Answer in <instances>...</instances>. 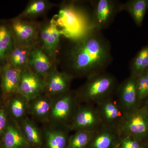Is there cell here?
Returning a JSON list of instances; mask_svg holds the SVG:
<instances>
[{
  "mask_svg": "<svg viewBox=\"0 0 148 148\" xmlns=\"http://www.w3.org/2000/svg\"><path fill=\"white\" fill-rule=\"evenodd\" d=\"M148 70V45L138 52L131 64V75L138 77Z\"/></svg>",
  "mask_w": 148,
  "mask_h": 148,
  "instance_id": "23",
  "label": "cell"
},
{
  "mask_svg": "<svg viewBox=\"0 0 148 148\" xmlns=\"http://www.w3.org/2000/svg\"><path fill=\"white\" fill-rule=\"evenodd\" d=\"M52 4L46 0H34L30 1L19 17L29 19L39 16L45 13Z\"/></svg>",
  "mask_w": 148,
  "mask_h": 148,
  "instance_id": "21",
  "label": "cell"
},
{
  "mask_svg": "<svg viewBox=\"0 0 148 148\" xmlns=\"http://www.w3.org/2000/svg\"><path fill=\"white\" fill-rule=\"evenodd\" d=\"M7 115L5 110L0 108V135L4 134L7 126Z\"/></svg>",
  "mask_w": 148,
  "mask_h": 148,
  "instance_id": "30",
  "label": "cell"
},
{
  "mask_svg": "<svg viewBox=\"0 0 148 148\" xmlns=\"http://www.w3.org/2000/svg\"><path fill=\"white\" fill-rule=\"evenodd\" d=\"M101 121L98 111L89 107H82L75 114L71 128L74 130H93Z\"/></svg>",
  "mask_w": 148,
  "mask_h": 148,
  "instance_id": "12",
  "label": "cell"
},
{
  "mask_svg": "<svg viewBox=\"0 0 148 148\" xmlns=\"http://www.w3.org/2000/svg\"><path fill=\"white\" fill-rule=\"evenodd\" d=\"M104 101L100 103L98 111L101 120L109 126L119 125L126 114L120 104L110 99H105Z\"/></svg>",
  "mask_w": 148,
  "mask_h": 148,
  "instance_id": "13",
  "label": "cell"
},
{
  "mask_svg": "<svg viewBox=\"0 0 148 148\" xmlns=\"http://www.w3.org/2000/svg\"><path fill=\"white\" fill-rule=\"evenodd\" d=\"M96 135L92 138V148H110L115 140L116 134L112 130L106 129Z\"/></svg>",
  "mask_w": 148,
  "mask_h": 148,
  "instance_id": "26",
  "label": "cell"
},
{
  "mask_svg": "<svg viewBox=\"0 0 148 148\" xmlns=\"http://www.w3.org/2000/svg\"><path fill=\"white\" fill-rule=\"evenodd\" d=\"M50 98L47 95H41L30 102L29 110L37 119L44 120L49 118L52 104Z\"/></svg>",
  "mask_w": 148,
  "mask_h": 148,
  "instance_id": "19",
  "label": "cell"
},
{
  "mask_svg": "<svg viewBox=\"0 0 148 148\" xmlns=\"http://www.w3.org/2000/svg\"><path fill=\"white\" fill-rule=\"evenodd\" d=\"M3 135L5 148H26L28 145L21 129L15 125H8Z\"/></svg>",
  "mask_w": 148,
  "mask_h": 148,
  "instance_id": "18",
  "label": "cell"
},
{
  "mask_svg": "<svg viewBox=\"0 0 148 148\" xmlns=\"http://www.w3.org/2000/svg\"><path fill=\"white\" fill-rule=\"evenodd\" d=\"M92 14H88L79 2H66L60 6L58 13L51 21L55 24L62 36L69 40L84 37L91 30Z\"/></svg>",
  "mask_w": 148,
  "mask_h": 148,
  "instance_id": "2",
  "label": "cell"
},
{
  "mask_svg": "<svg viewBox=\"0 0 148 148\" xmlns=\"http://www.w3.org/2000/svg\"><path fill=\"white\" fill-rule=\"evenodd\" d=\"M147 72H148V71H147Z\"/></svg>",
  "mask_w": 148,
  "mask_h": 148,
  "instance_id": "32",
  "label": "cell"
},
{
  "mask_svg": "<svg viewBox=\"0 0 148 148\" xmlns=\"http://www.w3.org/2000/svg\"><path fill=\"white\" fill-rule=\"evenodd\" d=\"M121 148H143L139 140L129 136H126L122 140Z\"/></svg>",
  "mask_w": 148,
  "mask_h": 148,
  "instance_id": "29",
  "label": "cell"
},
{
  "mask_svg": "<svg viewBox=\"0 0 148 148\" xmlns=\"http://www.w3.org/2000/svg\"><path fill=\"white\" fill-rule=\"evenodd\" d=\"M146 106H147V108L148 109V101L147 102V105H146Z\"/></svg>",
  "mask_w": 148,
  "mask_h": 148,
  "instance_id": "31",
  "label": "cell"
},
{
  "mask_svg": "<svg viewBox=\"0 0 148 148\" xmlns=\"http://www.w3.org/2000/svg\"><path fill=\"white\" fill-rule=\"evenodd\" d=\"M148 9V0H130L123 4V10L127 11L135 24L140 27Z\"/></svg>",
  "mask_w": 148,
  "mask_h": 148,
  "instance_id": "17",
  "label": "cell"
},
{
  "mask_svg": "<svg viewBox=\"0 0 148 148\" xmlns=\"http://www.w3.org/2000/svg\"><path fill=\"white\" fill-rule=\"evenodd\" d=\"M44 92V79L32 71L28 66L21 70L18 93L29 102Z\"/></svg>",
  "mask_w": 148,
  "mask_h": 148,
  "instance_id": "7",
  "label": "cell"
},
{
  "mask_svg": "<svg viewBox=\"0 0 148 148\" xmlns=\"http://www.w3.org/2000/svg\"><path fill=\"white\" fill-rule=\"evenodd\" d=\"M61 34L51 21L40 24L38 44L56 63Z\"/></svg>",
  "mask_w": 148,
  "mask_h": 148,
  "instance_id": "8",
  "label": "cell"
},
{
  "mask_svg": "<svg viewBox=\"0 0 148 148\" xmlns=\"http://www.w3.org/2000/svg\"><path fill=\"white\" fill-rule=\"evenodd\" d=\"M145 73L140 75L137 77L136 89L138 100H143L148 97L145 79Z\"/></svg>",
  "mask_w": 148,
  "mask_h": 148,
  "instance_id": "28",
  "label": "cell"
},
{
  "mask_svg": "<svg viewBox=\"0 0 148 148\" xmlns=\"http://www.w3.org/2000/svg\"><path fill=\"white\" fill-rule=\"evenodd\" d=\"M95 134L94 130L77 131L69 140L68 148H84L89 144Z\"/></svg>",
  "mask_w": 148,
  "mask_h": 148,
  "instance_id": "24",
  "label": "cell"
},
{
  "mask_svg": "<svg viewBox=\"0 0 148 148\" xmlns=\"http://www.w3.org/2000/svg\"><path fill=\"white\" fill-rule=\"evenodd\" d=\"M15 43L10 28L0 25V61L6 59Z\"/></svg>",
  "mask_w": 148,
  "mask_h": 148,
  "instance_id": "20",
  "label": "cell"
},
{
  "mask_svg": "<svg viewBox=\"0 0 148 148\" xmlns=\"http://www.w3.org/2000/svg\"><path fill=\"white\" fill-rule=\"evenodd\" d=\"M93 29L102 31L109 27L116 16L123 11V4L115 0L91 1Z\"/></svg>",
  "mask_w": 148,
  "mask_h": 148,
  "instance_id": "5",
  "label": "cell"
},
{
  "mask_svg": "<svg viewBox=\"0 0 148 148\" xmlns=\"http://www.w3.org/2000/svg\"><path fill=\"white\" fill-rule=\"evenodd\" d=\"M72 78L71 75L55 67L44 79L45 92L50 97L64 94L69 91Z\"/></svg>",
  "mask_w": 148,
  "mask_h": 148,
  "instance_id": "10",
  "label": "cell"
},
{
  "mask_svg": "<svg viewBox=\"0 0 148 148\" xmlns=\"http://www.w3.org/2000/svg\"><path fill=\"white\" fill-rule=\"evenodd\" d=\"M40 24L19 17L12 21L10 27L17 44L32 47L38 43Z\"/></svg>",
  "mask_w": 148,
  "mask_h": 148,
  "instance_id": "6",
  "label": "cell"
},
{
  "mask_svg": "<svg viewBox=\"0 0 148 148\" xmlns=\"http://www.w3.org/2000/svg\"><path fill=\"white\" fill-rule=\"evenodd\" d=\"M116 86L115 78L103 73L88 77L80 90V96L84 101L95 102L103 101L113 91Z\"/></svg>",
  "mask_w": 148,
  "mask_h": 148,
  "instance_id": "3",
  "label": "cell"
},
{
  "mask_svg": "<svg viewBox=\"0 0 148 148\" xmlns=\"http://www.w3.org/2000/svg\"><path fill=\"white\" fill-rule=\"evenodd\" d=\"M69 41L61 65L73 77L103 73L112 61L110 43L102 31L94 29L79 39Z\"/></svg>",
  "mask_w": 148,
  "mask_h": 148,
  "instance_id": "1",
  "label": "cell"
},
{
  "mask_svg": "<svg viewBox=\"0 0 148 148\" xmlns=\"http://www.w3.org/2000/svg\"><path fill=\"white\" fill-rule=\"evenodd\" d=\"M31 47L14 43L6 59L7 63L22 70L28 66V58Z\"/></svg>",
  "mask_w": 148,
  "mask_h": 148,
  "instance_id": "16",
  "label": "cell"
},
{
  "mask_svg": "<svg viewBox=\"0 0 148 148\" xmlns=\"http://www.w3.org/2000/svg\"><path fill=\"white\" fill-rule=\"evenodd\" d=\"M136 80L137 77L130 76L123 82L119 89L120 104L125 114L135 108L138 100Z\"/></svg>",
  "mask_w": 148,
  "mask_h": 148,
  "instance_id": "11",
  "label": "cell"
},
{
  "mask_svg": "<svg viewBox=\"0 0 148 148\" xmlns=\"http://www.w3.org/2000/svg\"><path fill=\"white\" fill-rule=\"evenodd\" d=\"M73 107V97L72 94L67 92L60 96L52 103L50 118L58 122L65 121L71 116Z\"/></svg>",
  "mask_w": 148,
  "mask_h": 148,
  "instance_id": "14",
  "label": "cell"
},
{
  "mask_svg": "<svg viewBox=\"0 0 148 148\" xmlns=\"http://www.w3.org/2000/svg\"><path fill=\"white\" fill-rule=\"evenodd\" d=\"M27 100L19 94L12 99L10 103V110L14 118L17 119L24 118L27 109Z\"/></svg>",
  "mask_w": 148,
  "mask_h": 148,
  "instance_id": "27",
  "label": "cell"
},
{
  "mask_svg": "<svg viewBox=\"0 0 148 148\" xmlns=\"http://www.w3.org/2000/svg\"><path fill=\"white\" fill-rule=\"evenodd\" d=\"M21 70L16 69L7 63L1 70V88L6 94L18 93Z\"/></svg>",
  "mask_w": 148,
  "mask_h": 148,
  "instance_id": "15",
  "label": "cell"
},
{
  "mask_svg": "<svg viewBox=\"0 0 148 148\" xmlns=\"http://www.w3.org/2000/svg\"><path fill=\"white\" fill-rule=\"evenodd\" d=\"M21 130L28 144L40 145L41 144V133L36 125L30 119L23 120Z\"/></svg>",
  "mask_w": 148,
  "mask_h": 148,
  "instance_id": "22",
  "label": "cell"
},
{
  "mask_svg": "<svg viewBox=\"0 0 148 148\" xmlns=\"http://www.w3.org/2000/svg\"><path fill=\"white\" fill-rule=\"evenodd\" d=\"M49 148H65L67 143V133L61 130L51 129L46 132Z\"/></svg>",
  "mask_w": 148,
  "mask_h": 148,
  "instance_id": "25",
  "label": "cell"
},
{
  "mask_svg": "<svg viewBox=\"0 0 148 148\" xmlns=\"http://www.w3.org/2000/svg\"><path fill=\"white\" fill-rule=\"evenodd\" d=\"M56 64L38 44L31 47L28 67L43 79L56 67Z\"/></svg>",
  "mask_w": 148,
  "mask_h": 148,
  "instance_id": "9",
  "label": "cell"
},
{
  "mask_svg": "<svg viewBox=\"0 0 148 148\" xmlns=\"http://www.w3.org/2000/svg\"><path fill=\"white\" fill-rule=\"evenodd\" d=\"M120 132L136 140L148 137V109L145 106L125 114L119 125Z\"/></svg>",
  "mask_w": 148,
  "mask_h": 148,
  "instance_id": "4",
  "label": "cell"
}]
</instances>
